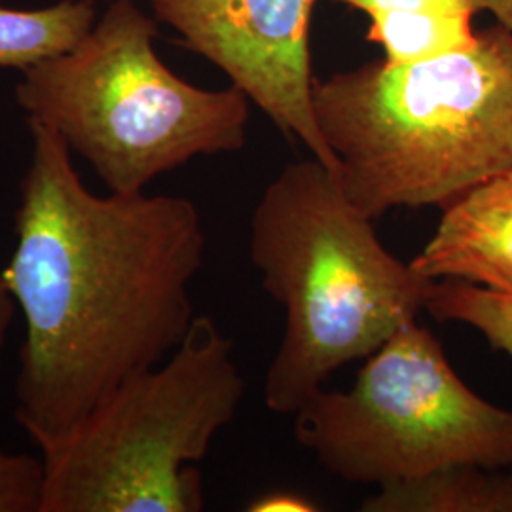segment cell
I'll return each instance as SVG.
<instances>
[{
    "instance_id": "obj_1",
    "label": "cell",
    "mask_w": 512,
    "mask_h": 512,
    "mask_svg": "<svg viewBox=\"0 0 512 512\" xmlns=\"http://www.w3.org/2000/svg\"><path fill=\"white\" fill-rule=\"evenodd\" d=\"M29 131L4 272L23 317L16 420L40 450L179 348L196 319L207 238L190 200L99 196L55 131Z\"/></svg>"
},
{
    "instance_id": "obj_2",
    "label": "cell",
    "mask_w": 512,
    "mask_h": 512,
    "mask_svg": "<svg viewBox=\"0 0 512 512\" xmlns=\"http://www.w3.org/2000/svg\"><path fill=\"white\" fill-rule=\"evenodd\" d=\"M313 110L368 219L444 209L512 167V37L497 23L463 52L332 74L313 84Z\"/></svg>"
},
{
    "instance_id": "obj_3",
    "label": "cell",
    "mask_w": 512,
    "mask_h": 512,
    "mask_svg": "<svg viewBox=\"0 0 512 512\" xmlns=\"http://www.w3.org/2000/svg\"><path fill=\"white\" fill-rule=\"evenodd\" d=\"M249 255L285 311L264 385L279 416H294L336 370L418 321L435 285L385 249L338 173L313 156L285 165L262 192Z\"/></svg>"
},
{
    "instance_id": "obj_4",
    "label": "cell",
    "mask_w": 512,
    "mask_h": 512,
    "mask_svg": "<svg viewBox=\"0 0 512 512\" xmlns=\"http://www.w3.org/2000/svg\"><path fill=\"white\" fill-rule=\"evenodd\" d=\"M156 35L158 19L135 0H110L76 48L16 86L27 122L55 131L114 194L145 192L198 156L247 145L249 97L192 86L156 54Z\"/></svg>"
},
{
    "instance_id": "obj_5",
    "label": "cell",
    "mask_w": 512,
    "mask_h": 512,
    "mask_svg": "<svg viewBox=\"0 0 512 512\" xmlns=\"http://www.w3.org/2000/svg\"><path fill=\"white\" fill-rule=\"evenodd\" d=\"M247 391L234 340L196 315L164 363L118 385L40 448V512H200L196 469Z\"/></svg>"
},
{
    "instance_id": "obj_6",
    "label": "cell",
    "mask_w": 512,
    "mask_h": 512,
    "mask_svg": "<svg viewBox=\"0 0 512 512\" xmlns=\"http://www.w3.org/2000/svg\"><path fill=\"white\" fill-rule=\"evenodd\" d=\"M294 437L330 475L357 484L512 465V410L465 384L418 321L366 357L348 391L319 389L294 414Z\"/></svg>"
},
{
    "instance_id": "obj_7",
    "label": "cell",
    "mask_w": 512,
    "mask_h": 512,
    "mask_svg": "<svg viewBox=\"0 0 512 512\" xmlns=\"http://www.w3.org/2000/svg\"><path fill=\"white\" fill-rule=\"evenodd\" d=\"M184 46L232 80L289 139L338 169L313 110L310 21L315 0H148Z\"/></svg>"
},
{
    "instance_id": "obj_8",
    "label": "cell",
    "mask_w": 512,
    "mask_h": 512,
    "mask_svg": "<svg viewBox=\"0 0 512 512\" xmlns=\"http://www.w3.org/2000/svg\"><path fill=\"white\" fill-rule=\"evenodd\" d=\"M410 264L435 281L463 279L512 294V167L446 205Z\"/></svg>"
},
{
    "instance_id": "obj_9",
    "label": "cell",
    "mask_w": 512,
    "mask_h": 512,
    "mask_svg": "<svg viewBox=\"0 0 512 512\" xmlns=\"http://www.w3.org/2000/svg\"><path fill=\"white\" fill-rule=\"evenodd\" d=\"M95 21L93 0H57L37 10L0 6V69L25 73L71 52L92 31Z\"/></svg>"
},
{
    "instance_id": "obj_10",
    "label": "cell",
    "mask_w": 512,
    "mask_h": 512,
    "mask_svg": "<svg viewBox=\"0 0 512 512\" xmlns=\"http://www.w3.org/2000/svg\"><path fill=\"white\" fill-rule=\"evenodd\" d=\"M497 471L461 465L380 486L363 512H494Z\"/></svg>"
},
{
    "instance_id": "obj_11",
    "label": "cell",
    "mask_w": 512,
    "mask_h": 512,
    "mask_svg": "<svg viewBox=\"0 0 512 512\" xmlns=\"http://www.w3.org/2000/svg\"><path fill=\"white\" fill-rule=\"evenodd\" d=\"M475 16L450 12H399L370 18L366 40L384 48L387 63H418L469 50L476 44Z\"/></svg>"
},
{
    "instance_id": "obj_12",
    "label": "cell",
    "mask_w": 512,
    "mask_h": 512,
    "mask_svg": "<svg viewBox=\"0 0 512 512\" xmlns=\"http://www.w3.org/2000/svg\"><path fill=\"white\" fill-rule=\"evenodd\" d=\"M440 323L467 325L512 359V294L463 279H437L427 308Z\"/></svg>"
},
{
    "instance_id": "obj_13",
    "label": "cell",
    "mask_w": 512,
    "mask_h": 512,
    "mask_svg": "<svg viewBox=\"0 0 512 512\" xmlns=\"http://www.w3.org/2000/svg\"><path fill=\"white\" fill-rule=\"evenodd\" d=\"M42 459L0 448V512H40Z\"/></svg>"
},
{
    "instance_id": "obj_14",
    "label": "cell",
    "mask_w": 512,
    "mask_h": 512,
    "mask_svg": "<svg viewBox=\"0 0 512 512\" xmlns=\"http://www.w3.org/2000/svg\"><path fill=\"white\" fill-rule=\"evenodd\" d=\"M365 12L368 18L399 12H450L476 16L484 12V0H332Z\"/></svg>"
},
{
    "instance_id": "obj_15",
    "label": "cell",
    "mask_w": 512,
    "mask_h": 512,
    "mask_svg": "<svg viewBox=\"0 0 512 512\" xmlns=\"http://www.w3.org/2000/svg\"><path fill=\"white\" fill-rule=\"evenodd\" d=\"M319 505L294 492H270L247 505V512H315Z\"/></svg>"
},
{
    "instance_id": "obj_16",
    "label": "cell",
    "mask_w": 512,
    "mask_h": 512,
    "mask_svg": "<svg viewBox=\"0 0 512 512\" xmlns=\"http://www.w3.org/2000/svg\"><path fill=\"white\" fill-rule=\"evenodd\" d=\"M18 311L14 294L10 291L8 279L4 266H0V370H2V355L6 348V340H8V332L14 323V315Z\"/></svg>"
},
{
    "instance_id": "obj_17",
    "label": "cell",
    "mask_w": 512,
    "mask_h": 512,
    "mask_svg": "<svg viewBox=\"0 0 512 512\" xmlns=\"http://www.w3.org/2000/svg\"><path fill=\"white\" fill-rule=\"evenodd\" d=\"M494 512H512V465L495 476Z\"/></svg>"
},
{
    "instance_id": "obj_18",
    "label": "cell",
    "mask_w": 512,
    "mask_h": 512,
    "mask_svg": "<svg viewBox=\"0 0 512 512\" xmlns=\"http://www.w3.org/2000/svg\"><path fill=\"white\" fill-rule=\"evenodd\" d=\"M484 10L492 12L497 23L512 37V0H484Z\"/></svg>"
},
{
    "instance_id": "obj_19",
    "label": "cell",
    "mask_w": 512,
    "mask_h": 512,
    "mask_svg": "<svg viewBox=\"0 0 512 512\" xmlns=\"http://www.w3.org/2000/svg\"><path fill=\"white\" fill-rule=\"evenodd\" d=\"M93 2H97V0H93ZM105 2H110V0H105Z\"/></svg>"
}]
</instances>
